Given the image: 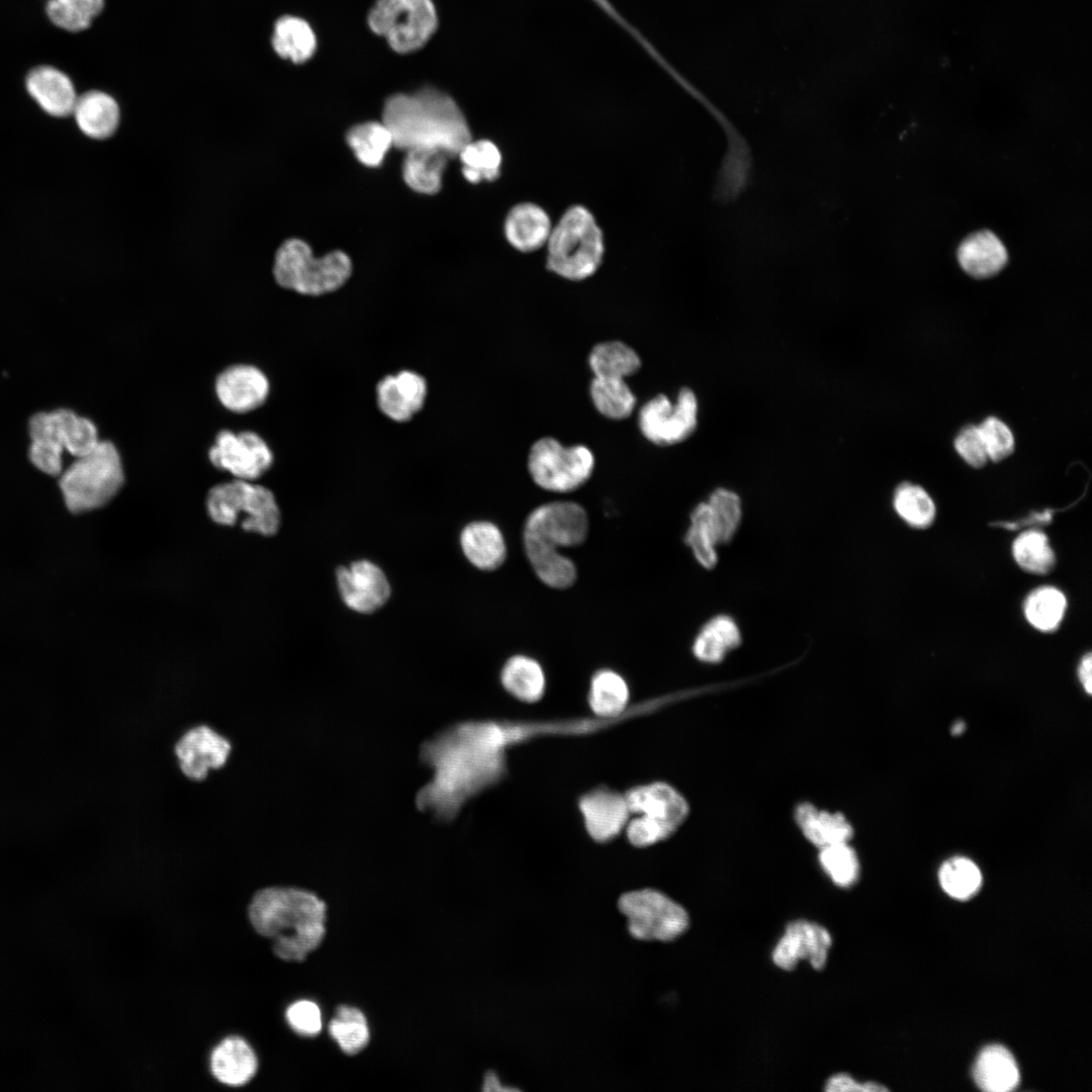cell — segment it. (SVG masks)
I'll use <instances>...</instances> for the list:
<instances>
[{
    "mask_svg": "<svg viewBox=\"0 0 1092 1092\" xmlns=\"http://www.w3.org/2000/svg\"><path fill=\"white\" fill-rule=\"evenodd\" d=\"M531 737L532 723L495 720L464 721L438 732L421 746L420 758L433 775L416 796L417 808L452 821L467 801L502 780L507 748Z\"/></svg>",
    "mask_w": 1092,
    "mask_h": 1092,
    "instance_id": "obj_1",
    "label": "cell"
},
{
    "mask_svg": "<svg viewBox=\"0 0 1092 1092\" xmlns=\"http://www.w3.org/2000/svg\"><path fill=\"white\" fill-rule=\"evenodd\" d=\"M382 122L392 135L393 146L405 151L435 148L452 158L471 141L458 105L450 96L432 88L388 98Z\"/></svg>",
    "mask_w": 1092,
    "mask_h": 1092,
    "instance_id": "obj_2",
    "label": "cell"
},
{
    "mask_svg": "<svg viewBox=\"0 0 1092 1092\" xmlns=\"http://www.w3.org/2000/svg\"><path fill=\"white\" fill-rule=\"evenodd\" d=\"M326 909L313 893L272 887L254 895L249 916L258 933L273 938L277 957L302 961L323 941Z\"/></svg>",
    "mask_w": 1092,
    "mask_h": 1092,
    "instance_id": "obj_3",
    "label": "cell"
},
{
    "mask_svg": "<svg viewBox=\"0 0 1092 1092\" xmlns=\"http://www.w3.org/2000/svg\"><path fill=\"white\" fill-rule=\"evenodd\" d=\"M29 436L30 462L51 476H59L64 470L62 455L65 450L77 458L90 452L100 441L92 421L67 408L33 415L29 421Z\"/></svg>",
    "mask_w": 1092,
    "mask_h": 1092,
    "instance_id": "obj_4",
    "label": "cell"
},
{
    "mask_svg": "<svg viewBox=\"0 0 1092 1092\" xmlns=\"http://www.w3.org/2000/svg\"><path fill=\"white\" fill-rule=\"evenodd\" d=\"M59 486L67 509L82 514L103 507L119 491L124 481L120 455L109 441H99L94 449L76 460L59 475Z\"/></svg>",
    "mask_w": 1092,
    "mask_h": 1092,
    "instance_id": "obj_5",
    "label": "cell"
},
{
    "mask_svg": "<svg viewBox=\"0 0 1092 1092\" xmlns=\"http://www.w3.org/2000/svg\"><path fill=\"white\" fill-rule=\"evenodd\" d=\"M547 244V267L568 280L592 276L603 259L602 231L592 213L579 205L562 215L551 230Z\"/></svg>",
    "mask_w": 1092,
    "mask_h": 1092,
    "instance_id": "obj_6",
    "label": "cell"
},
{
    "mask_svg": "<svg viewBox=\"0 0 1092 1092\" xmlns=\"http://www.w3.org/2000/svg\"><path fill=\"white\" fill-rule=\"evenodd\" d=\"M276 282L304 295H322L340 288L350 277V258L341 251L314 258L310 247L299 239L285 241L274 263Z\"/></svg>",
    "mask_w": 1092,
    "mask_h": 1092,
    "instance_id": "obj_7",
    "label": "cell"
},
{
    "mask_svg": "<svg viewBox=\"0 0 1092 1092\" xmlns=\"http://www.w3.org/2000/svg\"><path fill=\"white\" fill-rule=\"evenodd\" d=\"M209 517L221 525L241 520L247 531L273 535L280 525V512L271 490L251 480L235 479L212 487L206 498Z\"/></svg>",
    "mask_w": 1092,
    "mask_h": 1092,
    "instance_id": "obj_8",
    "label": "cell"
},
{
    "mask_svg": "<svg viewBox=\"0 0 1092 1092\" xmlns=\"http://www.w3.org/2000/svg\"><path fill=\"white\" fill-rule=\"evenodd\" d=\"M437 24L432 0H376L368 14L371 30L401 54L421 49L431 38Z\"/></svg>",
    "mask_w": 1092,
    "mask_h": 1092,
    "instance_id": "obj_9",
    "label": "cell"
},
{
    "mask_svg": "<svg viewBox=\"0 0 1092 1092\" xmlns=\"http://www.w3.org/2000/svg\"><path fill=\"white\" fill-rule=\"evenodd\" d=\"M528 471L536 485L552 492H570L592 476L595 456L584 445L563 446L553 437H543L530 448Z\"/></svg>",
    "mask_w": 1092,
    "mask_h": 1092,
    "instance_id": "obj_10",
    "label": "cell"
},
{
    "mask_svg": "<svg viewBox=\"0 0 1092 1092\" xmlns=\"http://www.w3.org/2000/svg\"><path fill=\"white\" fill-rule=\"evenodd\" d=\"M618 907L627 918L629 933L640 940L671 941L689 927L687 910L671 898L653 889L623 894Z\"/></svg>",
    "mask_w": 1092,
    "mask_h": 1092,
    "instance_id": "obj_11",
    "label": "cell"
},
{
    "mask_svg": "<svg viewBox=\"0 0 1092 1092\" xmlns=\"http://www.w3.org/2000/svg\"><path fill=\"white\" fill-rule=\"evenodd\" d=\"M699 421V401L695 391L681 387L672 402L661 393L646 401L638 414L641 434L657 446H672L690 438Z\"/></svg>",
    "mask_w": 1092,
    "mask_h": 1092,
    "instance_id": "obj_12",
    "label": "cell"
},
{
    "mask_svg": "<svg viewBox=\"0 0 1092 1092\" xmlns=\"http://www.w3.org/2000/svg\"><path fill=\"white\" fill-rule=\"evenodd\" d=\"M588 528V516L582 506L571 500H555L540 505L528 515L523 539L560 550L582 544Z\"/></svg>",
    "mask_w": 1092,
    "mask_h": 1092,
    "instance_id": "obj_13",
    "label": "cell"
},
{
    "mask_svg": "<svg viewBox=\"0 0 1092 1092\" xmlns=\"http://www.w3.org/2000/svg\"><path fill=\"white\" fill-rule=\"evenodd\" d=\"M213 466L237 479L251 480L263 475L273 463V453L258 434L245 431L219 432L208 452Z\"/></svg>",
    "mask_w": 1092,
    "mask_h": 1092,
    "instance_id": "obj_14",
    "label": "cell"
},
{
    "mask_svg": "<svg viewBox=\"0 0 1092 1092\" xmlns=\"http://www.w3.org/2000/svg\"><path fill=\"white\" fill-rule=\"evenodd\" d=\"M231 751L229 739L206 725L188 729L174 747L181 772L195 782L203 781L211 769L224 766Z\"/></svg>",
    "mask_w": 1092,
    "mask_h": 1092,
    "instance_id": "obj_15",
    "label": "cell"
},
{
    "mask_svg": "<svg viewBox=\"0 0 1092 1092\" xmlns=\"http://www.w3.org/2000/svg\"><path fill=\"white\" fill-rule=\"evenodd\" d=\"M832 945L830 932L821 924L799 919L790 922L776 944L771 959L785 971L795 969L799 961L807 960L815 970H822Z\"/></svg>",
    "mask_w": 1092,
    "mask_h": 1092,
    "instance_id": "obj_16",
    "label": "cell"
},
{
    "mask_svg": "<svg viewBox=\"0 0 1092 1092\" xmlns=\"http://www.w3.org/2000/svg\"><path fill=\"white\" fill-rule=\"evenodd\" d=\"M336 575L343 602L355 612L372 613L389 599L390 585L384 572L369 560L342 566Z\"/></svg>",
    "mask_w": 1092,
    "mask_h": 1092,
    "instance_id": "obj_17",
    "label": "cell"
},
{
    "mask_svg": "<svg viewBox=\"0 0 1092 1092\" xmlns=\"http://www.w3.org/2000/svg\"><path fill=\"white\" fill-rule=\"evenodd\" d=\"M267 376L257 367L239 364L221 371L215 380L220 403L231 412L244 414L262 405L269 394Z\"/></svg>",
    "mask_w": 1092,
    "mask_h": 1092,
    "instance_id": "obj_18",
    "label": "cell"
},
{
    "mask_svg": "<svg viewBox=\"0 0 1092 1092\" xmlns=\"http://www.w3.org/2000/svg\"><path fill=\"white\" fill-rule=\"evenodd\" d=\"M426 379L417 372L402 370L382 378L376 386L377 404L392 421L403 423L419 413L427 396Z\"/></svg>",
    "mask_w": 1092,
    "mask_h": 1092,
    "instance_id": "obj_19",
    "label": "cell"
},
{
    "mask_svg": "<svg viewBox=\"0 0 1092 1092\" xmlns=\"http://www.w3.org/2000/svg\"><path fill=\"white\" fill-rule=\"evenodd\" d=\"M579 810L586 831L599 842L615 838L622 831L630 813L625 795L606 788L584 794L579 800Z\"/></svg>",
    "mask_w": 1092,
    "mask_h": 1092,
    "instance_id": "obj_20",
    "label": "cell"
},
{
    "mask_svg": "<svg viewBox=\"0 0 1092 1092\" xmlns=\"http://www.w3.org/2000/svg\"><path fill=\"white\" fill-rule=\"evenodd\" d=\"M630 813L654 819L673 832L688 816L686 799L671 786L652 783L632 788L625 794Z\"/></svg>",
    "mask_w": 1092,
    "mask_h": 1092,
    "instance_id": "obj_21",
    "label": "cell"
},
{
    "mask_svg": "<svg viewBox=\"0 0 1092 1092\" xmlns=\"http://www.w3.org/2000/svg\"><path fill=\"white\" fill-rule=\"evenodd\" d=\"M26 89L41 109L50 115L72 114L77 94L71 79L51 66H38L26 77Z\"/></svg>",
    "mask_w": 1092,
    "mask_h": 1092,
    "instance_id": "obj_22",
    "label": "cell"
},
{
    "mask_svg": "<svg viewBox=\"0 0 1092 1092\" xmlns=\"http://www.w3.org/2000/svg\"><path fill=\"white\" fill-rule=\"evenodd\" d=\"M742 643V633L735 618L717 614L708 619L697 632L693 655L701 662L717 664Z\"/></svg>",
    "mask_w": 1092,
    "mask_h": 1092,
    "instance_id": "obj_23",
    "label": "cell"
},
{
    "mask_svg": "<svg viewBox=\"0 0 1092 1092\" xmlns=\"http://www.w3.org/2000/svg\"><path fill=\"white\" fill-rule=\"evenodd\" d=\"M460 544L468 561L481 570L499 567L507 557L504 535L491 522L476 521L465 526Z\"/></svg>",
    "mask_w": 1092,
    "mask_h": 1092,
    "instance_id": "obj_24",
    "label": "cell"
},
{
    "mask_svg": "<svg viewBox=\"0 0 1092 1092\" xmlns=\"http://www.w3.org/2000/svg\"><path fill=\"white\" fill-rule=\"evenodd\" d=\"M72 114L80 130L95 140L111 136L120 119V111L115 99L97 90L78 96Z\"/></svg>",
    "mask_w": 1092,
    "mask_h": 1092,
    "instance_id": "obj_25",
    "label": "cell"
},
{
    "mask_svg": "<svg viewBox=\"0 0 1092 1092\" xmlns=\"http://www.w3.org/2000/svg\"><path fill=\"white\" fill-rule=\"evenodd\" d=\"M552 226L548 214L534 203H521L509 212L505 234L509 243L522 252H532L547 243Z\"/></svg>",
    "mask_w": 1092,
    "mask_h": 1092,
    "instance_id": "obj_26",
    "label": "cell"
},
{
    "mask_svg": "<svg viewBox=\"0 0 1092 1092\" xmlns=\"http://www.w3.org/2000/svg\"><path fill=\"white\" fill-rule=\"evenodd\" d=\"M962 268L976 278H987L998 273L1007 262V252L1002 242L989 231L969 236L958 250Z\"/></svg>",
    "mask_w": 1092,
    "mask_h": 1092,
    "instance_id": "obj_27",
    "label": "cell"
},
{
    "mask_svg": "<svg viewBox=\"0 0 1092 1092\" xmlns=\"http://www.w3.org/2000/svg\"><path fill=\"white\" fill-rule=\"evenodd\" d=\"M257 1058L251 1046L240 1037L223 1039L213 1050L210 1068L213 1076L222 1084L242 1086L255 1075Z\"/></svg>",
    "mask_w": 1092,
    "mask_h": 1092,
    "instance_id": "obj_28",
    "label": "cell"
},
{
    "mask_svg": "<svg viewBox=\"0 0 1092 1092\" xmlns=\"http://www.w3.org/2000/svg\"><path fill=\"white\" fill-rule=\"evenodd\" d=\"M976 1084L988 1092H1008L1019 1083V1070L1012 1054L1003 1045L991 1044L979 1054L974 1065Z\"/></svg>",
    "mask_w": 1092,
    "mask_h": 1092,
    "instance_id": "obj_29",
    "label": "cell"
},
{
    "mask_svg": "<svg viewBox=\"0 0 1092 1092\" xmlns=\"http://www.w3.org/2000/svg\"><path fill=\"white\" fill-rule=\"evenodd\" d=\"M795 819L805 837L817 847L848 842L853 829L841 813L819 810L809 803L800 804Z\"/></svg>",
    "mask_w": 1092,
    "mask_h": 1092,
    "instance_id": "obj_30",
    "label": "cell"
},
{
    "mask_svg": "<svg viewBox=\"0 0 1092 1092\" xmlns=\"http://www.w3.org/2000/svg\"><path fill=\"white\" fill-rule=\"evenodd\" d=\"M523 544L530 565L544 584L555 589H565L575 582L576 566L560 550L528 539H523Z\"/></svg>",
    "mask_w": 1092,
    "mask_h": 1092,
    "instance_id": "obj_31",
    "label": "cell"
},
{
    "mask_svg": "<svg viewBox=\"0 0 1092 1092\" xmlns=\"http://www.w3.org/2000/svg\"><path fill=\"white\" fill-rule=\"evenodd\" d=\"M448 158L446 153L435 148L406 151L402 167L404 182L419 193H437L442 186V175Z\"/></svg>",
    "mask_w": 1092,
    "mask_h": 1092,
    "instance_id": "obj_32",
    "label": "cell"
},
{
    "mask_svg": "<svg viewBox=\"0 0 1092 1092\" xmlns=\"http://www.w3.org/2000/svg\"><path fill=\"white\" fill-rule=\"evenodd\" d=\"M500 681L505 690L515 698L528 703L541 699L546 678L541 664L533 657L516 654L503 666Z\"/></svg>",
    "mask_w": 1092,
    "mask_h": 1092,
    "instance_id": "obj_33",
    "label": "cell"
},
{
    "mask_svg": "<svg viewBox=\"0 0 1092 1092\" xmlns=\"http://www.w3.org/2000/svg\"><path fill=\"white\" fill-rule=\"evenodd\" d=\"M272 46L279 57L301 64L313 56L316 37L304 19L286 15L274 25Z\"/></svg>",
    "mask_w": 1092,
    "mask_h": 1092,
    "instance_id": "obj_34",
    "label": "cell"
},
{
    "mask_svg": "<svg viewBox=\"0 0 1092 1092\" xmlns=\"http://www.w3.org/2000/svg\"><path fill=\"white\" fill-rule=\"evenodd\" d=\"M629 701V688L624 677L615 670H598L592 677L588 704L602 719H621Z\"/></svg>",
    "mask_w": 1092,
    "mask_h": 1092,
    "instance_id": "obj_35",
    "label": "cell"
},
{
    "mask_svg": "<svg viewBox=\"0 0 1092 1092\" xmlns=\"http://www.w3.org/2000/svg\"><path fill=\"white\" fill-rule=\"evenodd\" d=\"M588 365L594 377L625 379L641 367L637 352L621 341H606L593 347Z\"/></svg>",
    "mask_w": 1092,
    "mask_h": 1092,
    "instance_id": "obj_36",
    "label": "cell"
},
{
    "mask_svg": "<svg viewBox=\"0 0 1092 1092\" xmlns=\"http://www.w3.org/2000/svg\"><path fill=\"white\" fill-rule=\"evenodd\" d=\"M685 543L704 569L712 570L718 563V541L706 500L698 503L690 514Z\"/></svg>",
    "mask_w": 1092,
    "mask_h": 1092,
    "instance_id": "obj_37",
    "label": "cell"
},
{
    "mask_svg": "<svg viewBox=\"0 0 1092 1092\" xmlns=\"http://www.w3.org/2000/svg\"><path fill=\"white\" fill-rule=\"evenodd\" d=\"M589 394L596 410L614 421L627 419L636 405V396L625 379L593 377Z\"/></svg>",
    "mask_w": 1092,
    "mask_h": 1092,
    "instance_id": "obj_38",
    "label": "cell"
},
{
    "mask_svg": "<svg viewBox=\"0 0 1092 1092\" xmlns=\"http://www.w3.org/2000/svg\"><path fill=\"white\" fill-rule=\"evenodd\" d=\"M359 162L367 167L379 166L393 146L392 135L383 122L369 121L350 128L346 136Z\"/></svg>",
    "mask_w": 1092,
    "mask_h": 1092,
    "instance_id": "obj_39",
    "label": "cell"
},
{
    "mask_svg": "<svg viewBox=\"0 0 1092 1092\" xmlns=\"http://www.w3.org/2000/svg\"><path fill=\"white\" fill-rule=\"evenodd\" d=\"M706 502L718 545L731 542L738 532L743 517L740 495L731 488L720 486L708 495Z\"/></svg>",
    "mask_w": 1092,
    "mask_h": 1092,
    "instance_id": "obj_40",
    "label": "cell"
},
{
    "mask_svg": "<svg viewBox=\"0 0 1092 1092\" xmlns=\"http://www.w3.org/2000/svg\"><path fill=\"white\" fill-rule=\"evenodd\" d=\"M1066 608V597L1054 586L1035 588L1027 596L1023 606L1029 624L1043 632H1051L1059 627Z\"/></svg>",
    "mask_w": 1092,
    "mask_h": 1092,
    "instance_id": "obj_41",
    "label": "cell"
},
{
    "mask_svg": "<svg viewBox=\"0 0 1092 1092\" xmlns=\"http://www.w3.org/2000/svg\"><path fill=\"white\" fill-rule=\"evenodd\" d=\"M458 157L462 162V174L470 183L493 181L499 176L502 155L490 141H470L462 148Z\"/></svg>",
    "mask_w": 1092,
    "mask_h": 1092,
    "instance_id": "obj_42",
    "label": "cell"
},
{
    "mask_svg": "<svg viewBox=\"0 0 1092 1092\" xmlns=\"http://www.w3.org/2000/svg\"><path fill=\"white\" fill-rule=\"evenodd\" d=\"M1012 553L1017 564L1027 572L1046 574L1055 566L1056 556L1046 535L1028 530L1013 542Z\"/></svg>",
    "mask_w": 1092,
    "mask_h": 1092,
    "instance_id": "obj_43",
    "label": "cell"
},
{
    "mask_svg": "<svg viewBox=\"0 0 1092 1092\" xmlns=\"http://www.w3.org/2000/svg\"><path fill=\"white\" fill-rule=\"evenodd\" d=\"M943 891L952 898L965 900L975 895L982 884V874L970 858L954 856L945 860L938 873Z\"/></svg>",
    "mask_w": 1092,
    "mask_h": 1092,
    "instance_id": "obj_44",
    "label": "cell"
},
{
    "mask_svg": "<svg viewBox=\"0 0 1092 1092\" xmlns=\"http://www.w3.org/2000/svg\"><path fill=\"white\" fill-rule=\"evenodd\" d=\"M331 1036L348 1055L359 1053L369 1040V1029L364 1014L355 1007L340 1006L337 1016L329 1024Z\"/></svg>",
    "mask_w": 1092,
    "mask_h": 1092,
    "instance_id": "obj_45",
    "label": "cell"
},
{
    "mask_svg": "<svg viewBox=\"0 0 1092 1092\" xmlns=\"http://www.w3.org/2000/svg\"><path fill=\"white\" fill-rule=\"evenodd\" d=\"M893 505L896 513L914 528L930 526L935 517V506L929 494L919 485L900 484L894 493Z\"/></svg>",
    "mask_w": 1092,
    "mask_h": 1092,
    "instance_id": "obj_46",
    "label": "cell"
},
{
    "mask_svg": "<svg viewBox=\"0 0 1092 1092\" xmlns=\"http://www.w3.org/2000/svg\"><path fill=\"white\" fill-rule=\"evenodd\" d=\"M103 6L104 0H49L47 13L55 25L78 32L89 27Z\"/></svg>",
    "mask_w": 1092,
    "mask_h": 1092,
    "instance_id": "obj_47",
    "label": "cell"
},
{
    "mask_svg": "<svg viewBox=\"0 0 1092 1092\" xmlns=\"http://www.w3.org/2000/svg\"><path fill=\"white\" fill-rule=\"evenodd\" d=\"M819 862L825 874L840 888H848L857 881L859 862L848 842L820 848Z\"/></svg>",
    "mask_w": 1092,
    "mask_h": 1092,
    "instance_id": "obj_48",
    "label": "cell"
},
{
    "mask_svg": "<svg viewBox=\"0 0 1092 1092\" xmlns=\"http://www.w3.org/2000/svg\"><path fill=\"white\" fill-rule=\"evenodd\" d=\"M988 459L1001 461L1012 454L1014 437L1010 428L996 417L987 418L978 426Z\"/></svg>",
    "mask_w": 1092,
    "mask_h": 1092,
    "instance_id": "obj_49",
    "label": "cell"
},
{
    "mask_svg": "<svg viewBox=\"0 0 1092 1092\" xmlns=\"http://www.w3.org/2000/svg\"><path fill=\"white\" fill-rule=\"evenodd\" d=\"M286 1019L292 1029L302 1035H315L322 1029L321 1010L308 1000L291 1004L286 1010Z\"/></svg>",
    "mask_w": 1092,
    "mask_h": 1092,
    "instance_id": "obj_50",
    "label": "cell"
},
{
    "mask_svg": "<svg viewBox=\"0 0 1092 1092\" xmlns=\"http://www.w3.org/2000/svg\"><path fill=\"white\" fill-rule=\"evenodd\" d=\"M672 833L666 825L643 815L633 819L627 827L629 841L638 847L662 841Z\"/></svg>",
    "mask_w": 1092,
    "mask_h": 1092,
    "instance_id": "obj_51",
    "label": "cell"
},
{
    "mask_svg": "<svg viewBox=\"0 0 1092 1092\" xmlns=\"http://www.w3.org/2000/svg\"><path fill=\"white\" fill-rule=\"evenodd\" d=\"M954 448L971 466L980 468L986 464L988 455L978 426L964 428L954 440Z\"/></svg>",
    "mask_w": 1092,
    "mask_h": 1092,
    "instance_id": "obj_52",
    "label": "cell"
},
{
    "mask_svg": "<svg viewBox=\"0 0 1092 1092\" xmlns=\"http://www.w3.org/2000/svg\"><path fill=\"white\" fill-rule=\"evenodd\" d=\"M888 1089L883 1085L876 1082H859L854 1080L850 1075L845 1073H838L832 1075L825 1085V1091L827 1092H881Z\"/></svg>",
    "mask_w": 1092,
    "mask_h": 1092,
    "instance_id": "obj_53",
    "label": "cell"
},
{
    "mask_svg": "<svg viewBox=\"0 0 1092 1092\" xmlns=\"http://www.w3.org/2000/svg\"><path fill=\"white\" fill-rule=\"evenodd\" d=\"M1091 667H1092V656H1091V653H1087L1086 655H1084V657L1082 658V660L1080 662V665H1079V668H1078V676H1079V679H1080V681L1082 684V687L1084 688V690L1089 695L1092 692V674H1091L1092 673V668Z\"/></svg>",
    "mask_w": 1092,
    "mask_h": 1092,
    "instance_id": "obj_54",
    "label": "cell"
},
{
    "mask_svg": "<svg viewBox=\"0 0 1092 1092\" xmlns=\"http://www.w3.org/2000/svg\"><path fill=\"white\" fill-rule=\"evenodd\" d=\"M483 1091H513L516 1088L503 1087L493 1072H488L484 1077Z\"/></svg>",
    "mask_w": 1092,
    "mask_h": 1092,
    "instance_id": "obj_55",
    "label": "cell"
},
{
    "mask_svg": "<svg viewBox=\"0 0 1092 1092\" xmlns=\"http://www.w3.org/2000/svg\"><path fill=\"white\" fill-rule=\"evenodd\" d=\"M966 726L964 722H956L951 727V733L954 735L961 734L965 730Z\"/></svg>",
    "mask_w": 1092,
    "mask_h": 1092,
    "instance_id": "obj_56",
    "label": "cell"
}]
</instances>
